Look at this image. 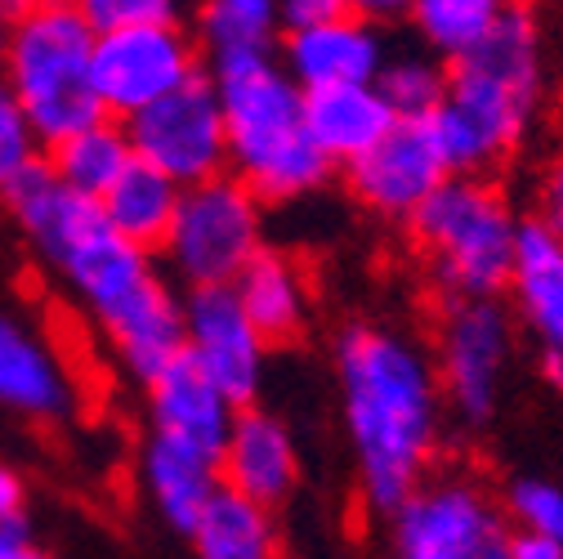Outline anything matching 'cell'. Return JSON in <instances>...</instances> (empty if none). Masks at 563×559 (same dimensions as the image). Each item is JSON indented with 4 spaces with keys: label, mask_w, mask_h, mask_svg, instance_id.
I'll use <instances>...</instances> for the list:
<instances>
[{
    "label": "cell",
    "mask_w": 563,
    "mask_h": 559,
    "mask_svg": "<svg viewBox=\"0 0 563 559\" xmlns=\"http://www.w3.org/2000/svg\"><path fill=\"white\" fill-rule=\"evenodd\" d=\"M0 201L108 331L121 368L134 381L148 385L184 354V300H175L162 283L148 246L108 224L99 197L67 188L49 157H41L0 188Z\"/></svg>",
    "instance_id": "cell-1"
},
{
    "label": "cell",
    "mask_w": 563,
    "mask_h": 559,
    "mask_svg": "<svg viewBox=\"0 0 563 559\" xmlns=\"http://www.w3.org/2000/svg\"><path fill=\"white\" fill-rule=\"evenodd\" d=\"M335 381L363 497L389 515L420 487L439 448V368L398 327L354 322L335 340Z\"/></svg>",
    "instance_id": "cell-2"
},
{
    "label": "cell",
    "mask_w": 563,
    "mask_h": 559,
    "mask_svg": "<svg viewBox=\"0 0 563 559\" xmlns=\"http://www.w3.org/2000/svg\"><path fill=\"white\" fill-rule=\"evenodd\" d=\"M541 103V41L523 6H510L483 45L448 67V99L430 121L452 175H478L501 162Z\"/></svg>",
    "instance_id": "cell-3"
},
{
    "label": "cell",
    "mask_w": 563,
    "mask_h": 559,
    "mask_svg": "<svg viewBox=\"0 0 563 559\" xmlns=\"http://www.w3.org/2000/svg\"><path fill=\"white\" fill-rule=\"evenodd\" d=\"M216 95L229 130V166L260 201H296L327 184L331 162L313 144L305 86L268 50L216 54Z\"/></svg>",
    "instance_id": "cell-4"
},
{
    "label": "cell",
    "mask_w": 563,
    "mask_h": 559,
    "mask_svg": "<svg viewBox=\"0 0 563 559\" xmlns=\"http://www.w3.org/2000/svg\"><path fill=\"white\" fill-rule=\"evenodd\" d=\"M95 41L99 28L73 0H36L10 19L0 73L14 86L45 149L108 117L95 86Z\"/></svg>",
    "instance_id": "cell-5"
},
{
    "label": "cell",
    "mask_w": 563,
    "mask_h": 559,
    "mask_svg": "<svg viewBox=\"0 0 563 559\" xmlns=\"http://www.w3.org/2000/svg\"><path fill=\"white\" fill-rule=\"evenodd\" d=\"M411 238L430 255L434 287L448 300L497 296L510 287L519 220L501 188L478 175H448L411 216Z\"/></svg>",
    "instance_id": "cell-6"
},
{
    "label": "cell",
    "mask_w": 563,
    "mask_h": 559,
    "mask_svg": "<svg viewBox=\"0 0 563 559\" xmlns=\"http://www.w3.org/2000/svg\"><path fill=\"white\" fill-rule=\"evenodd\" d=\"M260 193L224 171L184 188L162 255L170 260V273L184 287H233L238 273L260 255Z\"/></svg>",
    "instance_id": "cell-7"
},
{
    "label": "cell",
    "mask_w": 563,
    "mask_h": 559,
    "mask_svg": "<svg viewBox=\"0 0 563 559\" xmlns=\"http://www.w3.org/2000/svg\"><path fill=\"white\" fill-rule=\"evenodd\" d=\"M510 354H515V318L497 296L448 300L439 318L434 368H439L443 403L465 426L492 421L510 372Z\"/></svg>",
    "instance_id": "cell-8"
},
{
    "label": "cell",
    "mask_w": 563,
    "mask_h": 559,
    "mask_svg": "<svg viewBox=\"0 0 563 559\" xmlns=\"http://www.w3.org/2000/svg\"><path fill=\"white\" fill-rule=\"evenodd\" d=\"M125 134L139 162L166 171L179 188L216 179L229 171V130L216 81L201 73L125 117Z\"/></svg>",
    "instance_id": "cell-9"
},
{
    "label": "cell",
    "mask_w": 563,
    "mask_h": 559,
    "mask_svg": "<svg viewBox=\"0 0 563 559\" xmlns=\"http://www.w3.org/2000/svg\"><path fill=\"white\" fill-rule=\"evenodd\" d=\"M197 77V45L175 19L121 23L95 41V86L108 117L125 121Z\"/></svg>",
    "instance_id": "cell-10"
},
{
    "label": "cell",
    "mask_w": 563,
    "mask_h": 559,
    "mask_svg": "<svg viewBox=\"0 0 563 559\" xmlns=\"http://www.w3.org/2000/svg\"><path fill=\"white\" fill-rule=\"evenodd\" d=\"M497 537V506L470 479L420 483L398 511H389L394 559H478Z\"/></svg>",
    "instance_id": "cell-11"
},
{
    "label": "cell",
    "mask_w": 563,
    "mask_h": 559,
    "mask_svg": "<svg viewBox=\"0 0 563 559\" xmlns=\"http://www.w3.org/2000/svg\"><path fill=\"white\" fill-rule=\"evenodd\" d=\"M184 354L216 381L238 407H251L264 385L268 340L246 318L233 287H188Z\"/></svg>",
    "instance_id": "cell-12"
},
{
    "label": "cell",
    "mask_w": 563,
    "mask_h": 559,
    "mask_svg": "<svg viewBox=\"0 0 563 559\" xmlns=\"http://www.w3.org/2000/svg\"><path fill=\"white\" fill-rule=\"evenodd\" d=\"M448 175L452 171L434 144L430 121L426 117H398L380 144L349 166V188H354V197L367 206V211L389 216V220H411L416 206Z\"/></svg>",
    "instance_id": "cell-13"
},
{
    "label": "cell",
    "mask_w": 563,
    "mask_h": 559,
    "mask_svg": "<svg viewBox=\"0 0 563 559\" xmlns=\"http://www.w3.org/2000/svg\"><path fill=\"white\" fill-rule=\"evenodd\" d=\"M282 67L305 86H367L385 67V36L358 10H344L318 23H300L287 32L282 45Z\"/></svg>",
    "instance_id": "cell-14"
},
{
    "label": "cell",
    "mask_w": 563,
    "mask_h": 559,
    "mask_svg": "<svg viewBox=\"0 0 563 559\" xmlns=\"http://www.w3.org/2000/svg\"><path fill=\"white\" fill-rule=\"evenodd\" d=\"M0 412L23 421H67L77 412L67 363L32 322L10 309H0Z\"/></svg>",
    "instance_id": "cell-15"
},
{
    "label": "cell",
    "mask_w": 563,
    "mask_h": 559,
    "mask_svg": "<svg viewBox=\"0 0 563 559\" xmlns=\"http://www.w3.org/2000/svg\"><path fill=\"white\" fill-rule=\"evenodd\" d=\"M148 412H153V430L170 435L179 443H192L210 457H220L233 421H238V403L210 381L188 354H179L170 368H162L148 381Z\"/></svg>",
    "instance_id": "cell-16"
},
{
    "label": "cell",
    "mask_w": 563,
    "mask_h": 559,
    "mask_svg": "<svg viewBox=\"0 0 563 559\" xmlns=\"http://www.w3.org/2000/svg\"><path fill=\"white\" fill-rule=\"evenodd\" d=\"M220 474L242 497L277 511L300 483V457H296L291 430L273 412L242 407L233 421V435L220 452Z\"/></svg>",
    "instance_id": "cell-17"
},
{
    "label": "cell",
    "mask_w": 563,
    "mask_h": 559,
    "mask_svg": "<svg viewBox=\"0 0 563 559\" xmlns=\"http://www.w3.org/2000/svg\"><path fill=\"white\" fill-rule=\"evenodd\" d=\"M139 479H144V493L157 506V515L179 533H188L210 506V497L224 487L220 457H210L192 443H179L170 435H157V430L144 443V457H139Z\"/></svg>",
    "instance_id": "cell-18"
},
{
    "label": "cell",
    "mask_w": 563,
    "mask_h": 559,
    "mask_svg": "<svg viewBox=\"0 0 563 559\" xmlns=\"http://www.w3.org/2000/svg\"><path fill=\"white\" fill-rule=\"evenodd\" d=\"M305 117H309L313 144L327 153L331 166H354L398 121L394 108L385 103V95L376 90V81L305 90Z\"/></svg>",
    "instance_id": "cell-19"
},
{
    "label": "cell",
    "mask_w": 563,
    "mask_h": 559,
    "mask_svg": "<svg viewBox=\"0 0 563 559\" xmlns=\"http://www.w3.org/2000/svg\"><path fill=\"white\" fill-rule=\"evenodd\" d=\"M510 292L519 318L541 340V349L563 354V233L545 220H519Z\"/></svg>",
    "instance_id": "cell-20"
},
{
    "label": "cell",
    "mask_w": 563,
    "mask_h": 559,
    "mask_svg": "<svg viewBox=\"0 0 563 559\" xmlns=\"http://www.w3.org/2000/svg\"><path fill=\"white\" fill-rule=\"evenodd\" d=\"M246 318L260 327V336L268 344H282V340H296L305 331V318H309V283L291 255L282 251H268L260 246V255L238 273L233 283Z\"/></svg>",
    "instance_id": "cell-21"
},
{
    "label": "cell",
    "mask_w": 563,
    "mask_h": 559,
    "mask_svg": "<svg viewBox=\"0 0 563 559\" xmlns=\"http://www.w3.org/2000/svg\"><path fill=\"white\" fill-rule=\"evenodd\" d=\"M179 197H184V188L166 171L134 157L121 171V179L99 197V206L121 238L148 246V251H162V242L175 224V211H179Z\"/></svg>",
    "instance_id": "cell-22"
},
{
    "label": "cell",
    "mask_w": 563,
    "mask_h": 559,
    "mask_svg": "<svg viewBox=\"0 0 563 559\" xmlns=\"http://www.w3.org/2000/svg\"><path fill=\"white\" fill-rule=\"evenodd\" d=\"M197 559H282L273 511L242 497L238 487H220L201 519L188 528Z\"/></svg>",
    "instance_id": "cell-23"
},
{
    "label": "cell",
    "mask_w": 563,
    "mask_h": 559,
    "mask_svg": "<svg viewBox=\"0 0 563 559\" xmlns=\"http://www.w3.org/2000/svg\"><path fill=\"white\" fill-rule=\"evenodd\" d=\"M134 162V149H130V134H125V121L117 117H103L95 125H81L73 130L67 139H58V144H49V166L54 175L77 188L86 197H103L121 171Z\"/></svg>",
    "instance_id": "cell-24"
},
{
    "label": "cell",
    "mask_w": 563,
    "mask_h": 559,
    "mask_svg": "<svg viewBox=\"0 0 563 559\" xmlns=\"http://www.w3.org/2000/svg\"><path fill=\"white\" fill-rule=\"evenodd\" d=\"M506 10L510 0H416L407 19L439 58L456 63L492 36V28L501 23Z\"/></svg>",
    "instance_id": "cell-25"
},
{
    "label": "cell",
    "mask_w": 563,
    "mask_h": 559,
    "mask_svg": "<svg viewBox=\"0 0 563 559\" xmlns=\"http://www.w3.org/2000/svg\"><path fill=\"white\" fill-rule=\"evenodd\" d=\"M277 19H282V0H201V36L210 54L268 50Z\"/></svg>",
    "instance_id": "cell-26"
},
{
    "label": "cell",
    "mask_w": 563,
    "mask_h": 559,
    "mask_svg": "<svg viewBox=\"0 0 563 559\" xmlns=\"http://www.w3.org/2000/svg\"><path fill=\"white\" fill-rule=\"evenodd\" d=\"M376 90L394 108V117H434L448 99V67L430 54H398L385 58Z\"/></svg>",
    "instance_id": "cell-27"
},
{
    "label": "cell",
    "mask_w": 563,
    "mask_h": 559,
    "mask_svg": "<svg viewBox=\"0 0 563 559\" xmlns=\"http://www.w3.org/2000/svg\"><path fill=\"white\" fill-rule=\"evenodd\" d=\"M41 134L32 125V117L23 112L14 86L0 73V188H5L14 175H23L32 162H41Z\"/></svg>",
    "instance_id": "cell-28"
},
{
    "label": "cell",
    "mask_w": 563,
    "mask_h": 559,
    "mask_svg": "<svg viewBox=\"0 0 563 559\" xmlns=\"http://www.w3.org/2000/svg\"><path fill=\"white\" fill-rule=\"evenodd\" d=\"M510 515L519 519V528L563 541V487H554L545 479H519L510 487Z\"/></svg>",
    "instance_id": "cell-29"
},
{
    "label": "cell",
    "mask_w": 563,
    "mask_h": 559,
    "mask_svg": "<svg viewBox=\"0 0 563 559\" xmlns=\"http://www.w3.org/2000/svg\"><path fill=\"white\" fill-rule=\"evenodd\" d=\"M73 6L99 28H121V23H153V19H175L179 0H73Z\"/></svg>",
    "instance_id": "cell-30"
},
{
    "label": "cell",
    "mask_w": 563,
    "mask_h": 559,
    "mask_svg": "<svg viewBox=\"0 0 563 559\" xmlns=\"http://www.w3.org/2000/svg\"><path fill=\"white\" fill-rule=\"evenodd\" d=\"M0 559H49V555L32 541L27 511H23V515H10V519H0Z\"/></svg>",
    "instance_id": "cell-31"
},
{
    "label": "cell",
    "mask_w": 563,
    "mask_h": 559,
    "mask_svg": "<svg viewBox=\"0 0 563 559\" xmlns=\"http://www.w3.org/2000/svg\"><path fill=\"white\" fill-rule=\"evenodd\" d=\"M537 220H545L550 229H559L563 233V157H554L550 166H545V175H541V188H537Z\"/></svg>",
    "instance_id": "cell-32"
},
{
    "label": "cell",
    "mask_w": 563,
    "mask_h": 559,
    "mask_svg": "<svg viewBox=\"0 0 563 559\" xmlns=\"http://www.w3.org/2000/svg\"><path fill=\"white\" fill-rule=\"evenodd\" d=\"M506 550H510V559H563V541L532 533V528H519L515 537H506Z\"/></svg>",
    "instance_id": "cell-33"
},
{
    "label": "cell",
    "mask_w": 563,
    "mask_h": 559,
    "mask_svg": "<svg viewBox=\"0 0 563 559\" xmlns=\"http://www.w3.org/2000/svg\"><path fill=\"white\" fill-rule=\"evenodd\" d=\"M344 10H349V0H282V23L300 28V23H318V19L344 14Z\"/></svg>",
    "instance_id": "cell-34"
},
{
    "label": "cell",
    "mask_w": 563,
    "mask_h": 559,
    "mask_svg": "<svg viewBox=\"0 0 563 559\" xmlns=\"http://www.w3.org/2000/svg\"><path fill=\"white\" fill-rule=\"evenodd\" d=\"M416 0H349V10H358L372 23H389V19H407Z\"/></svg>",
    "instance_id": "cell-35"
},
{
    "label": "cell",
    "mask_w": 563,
    "mask_h": 559,
    "mask_svg": "<svg viewBox=\"0 0 563 559\" xmlns=\"http://www.w3.org/2000/svg\"><path fill=\"white\" fill-rule=\"evenodd\" d=\"M23 479L10 470V465H0V519H10V515H23Z\"/></svg>",
    "instance_id": "cell-36"
},
{
    "label": "cell",
    "mask_w": 563,
    "mask_h": 559,
    "mask_svg": "<svg viewBox=\"0 0 563 559\" xmlns=\"http://www.w3.org/2000/svg\"><path fill=\"white\" fill-rule=\"evenodd\" d=\"M10 19L14 14H5V6H0V63H5V45H10Z\"/></svg>",
    "instance_id": "cell-37"
},
{
    "label": "cell",
    "mask_w": 563,
    "mask_h": 559,
    "mask_svg": "<svg viewBox=\"0 0 563 559\" xmlns=\"http://www.w3.org/2000/svg\"><path fill=\"white\" fill-rule=\"evenodd\" d=\"M478 559H510V550H506V537H497V541H492V546H487Z\"/></svg>",
    "instance_id": "cell-38"
},
{
    "label": "cell",
    "mask_w": 563,
    "mask_h": 559,
    "mask_svg": "<svg viewBox=\"0 0 563 559\" xmlns=\"http://www.w3.org/2000/svg\"><path fill=\"white\" fill-rule=\"evenodd\" d=\"M0 6H5V10H14V14H19V10H27V6H36V0H0Z\"/></svg>",
    "instance_id": "cell-39"
},
{
    "label": "cell",
    "mask_w": 563,
    "mask_h": 559,
    "mask_svg": "<svg viewBox=\"0 0 563 559\" xmlns=\"http://www.w3.org/2000/svg\"><path fill=\"white\" fill-rule=\"evenodd\" d=\"M510 6H523V0H510Z\"/></svg>",
    "instance_id": "cell-40"
}]
</instances>
